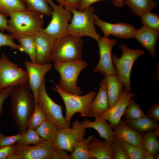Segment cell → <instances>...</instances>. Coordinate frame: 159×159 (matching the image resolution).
I'll list each match as a JSON object with an SVG mask.
<instances>
[{
	"label": "cell",
	"instance_id": "cell-1",
	"mask_svg": "<svg viewBox=\"0 0 159 159\" xmlns=\"http://www.w3.org/2000/svg\"><path fill=\"white\" fill-rule=\"evenodd\" d=\"M10 96L12 118L19 133L22 134L28 128L27 122L36 103L28 82L15 87Z\"/></svg>",
	"mask_w": 159,
	"mask_h": 159
},
{
	"label": "cell",
	"instance_id": "cell-2",
	"mask_svg": "<svg viewBox=\"0 0 159 159\" xmlns=\"http://www.w3.org/2000/svg\"><path fill=\"white\" fill-rule=\"evenodd\" d=\"M9 16L6 30L16 39L34 36L43 29V15L34 10L26 8L12 13Z\"/></svg>",
	"mask_w": 159,
	"mask_h": 159
},
{
	"label": "cell",
	"instance_id": "cell-3",
	"mask_svg": "<svg viewBox=\"0 0 159 159\" xmlns=\"http://www.w3.org/2000/svg\"><path fill=\"white\" fill-rule=\"evenodd\" d=\"M87 66V63L82 59L65 62H54V67L60 77L57 84L59 87L66 92L81 95L82 91L77 85V82L80 73Z\"/></svg>",
	"mask_w": 159,
	"mask_h": 159
},
{
	"label": "cell",
	"instance_id": "cell-4",
	"mask_svg": "<svg viewBox=\"0 0 159 159\" xmlns=\"http://www.w3.org/2000/svg\"><path fill=\"white\" fill-rule=\"evenodd\" d=\"M83 41L68 34L55 39L51 52V62H65L82 59Z\"/></svg>",
	"mask_w": 159,
	"mask_h": 159
},
{
	"label": "cell",
	"instance_id": "cell-5",
	"mask_svg": "<svg viewBox=\"0 0 159 159\" xmlns=\"http://www.w3.org/2000/svg\"><path fill=\"white\" fill-rule=\"evenodd\" d=\"M95 7L92 6L82 11L72 10V16L68 27V34L81 38L88 37L98 41L101 37L95 26Z\"/></svg>",
	"mask_w": 159,
	"mask_h": 159
},
{
	"label": "cell",
	"instance_id": "cell-6",
	"mask_svg": "<svg viewBox=\"0 0 159 159\" xmlns=\"http://www.w3.org/2000/svg\"><path fill=\"white\" fill-rule=\"evenodd\" d=\"M53 90L59 94L64 102L66 108L64 117L68 125L70 126L72 117L77 113L83 117H89L91 102L96 95L95 91L83 95L72 94L62 90L57 84H55Z\"/></svg>",
	"mask_w": 159,
	"mask_h": 159
},
{
	"label": "cell",
	"instance_id": "cell-7",
	"mask_svg": "<svg viewBox=\"0 0 159 159\" xmlns=\"http://www.w3.org/2000/svg\"><path fill=\"white\" fill-rule=\"evenodd\" d=\"M119 47L122 51V55L118 58L115 54L112 55L113 63L115 66L117 75L123 84L125 89L132 92L130 77L132 66L136 60L144 54L145 52L141 49H131L125 44Z\"/></svg>",
	"mask_w": 159,
	"mask_h": 159
},
{
	"label": "cell",
	"instance_id": "cell-8",
	"mask_svg": "<svg viewBox=\"0 0 159 159\" xmlns=\"http://www.w3.org/2000/svg\"><path fill=\"white\" fill-rule=\"evenodd\" d=\"M26 71L11 61L3 53L0 57V88L13 86L16 87L28 82Z\"/></svg>",
	"mask_w": 159,
	"mask_h": 159
},
{
	"label": "cell",
	"instance_id": "cell-9",
	"mask_svg": "<svg viewBox=\"0 0 159 159\" xmlns=\"http://www.w3.org/2000/svg\"><path fill=\"white\" fill-rule=\"evenodd\" d=\"M52 9L51 19L47 27L44 29L48 34L56 39L68 34V27L71 20L72 11L53 0H47Z\"/></svg>",
	"mask_w": 159,
	"mask_h": 159
},
{
	"label": "cell",
	"instance_id": "cell-10",
	"mask_svg": "<svg viewBox=\"0 0 159 159\" xmlns=\"http://www.w3.org/2000/svg\"><path fill=\"white\" fill-rule=\"evenodd\" d=\"M72 127L57 129L53 143L56 148L73 152L75 146L84 138L85 129L77 120L73 122Z\"/></svg>",
	"mask_w": 159,
	"mask_h": 159
},
{
	"label": "cell",
	"instance_id": "cell-11",
	"mask_svg": "<svg viewBox=\"0 0 159 159\" xmlns=\"http://www.w3.org/2000/svg\"><path fill=\"white\" fill-rule=\"evenodd\" d=\"M45 82L46 79L39 90L37 103L47 118L55 123L58 127H70L63 116L62 106L55 102L48 94Z\"/></svg>",
	"mask_w": 159,
	"mask_h": 159
},
{
	"label": "cell",
	"instance_id": "cell-12",
	"mask_svg": "<svg viewBox=\"0 0 159 159\" xmlns=\"http://www.w3.org/2000/svg\"><path fill=\"white\" fill-rule=\"evenodd\" d=\"M15 146L11 159H50L55 148L53 143L46 140L32 146L16 143Z\"/></svg>",
	"mask_w": 159,
	"mask_h": 159
},
{
	"label": "cell",
	"instance_id": "cell-13",
	"mask_svg": "<svg viewBox=\"0 0 159 159\" xmlns=\"http://www.w3.org/2000/svg\"><path fill=\"white\" fill-rule=\"evenodd\" d=\"M97 42L100 59L93 69V72H99L103 75H117L112 62V51L113 47L116 44L117 40L104 37H101Z\"/></svg>",
	"mask_w": 159,
	"mask_h": 159
},
{
	"label": "cell",
	"instance_id": "cell-14",
	"mask_svg": "<svg viewBox=\"0 0 159 159\" xmlns=\"http://www.w3.org/2000/svg\"><path fill=\"white\" fill-rule=\"evenodd\" d=\"M24 64L28 75V82L33 95L36 103L37 102L39 90L45 79V76L52 69L50 63L39 64L25 60Z\"/></svg>",
	"mask_w": 159,
	"mask_h": 159
},
{
	"label": "cell",
	"instance_id": "cell-15",
	"mask_svg": "<svg viewBox=\"0 0 159 159\" xmlns=\"http://www.w3.org/2000/svg\"><path fill=\"white\" fill-rule=\"evenodd\" d=\"M95 24L101 29L106 37L112 35L122 39H129L134 37L136 29L128 23L120 22L113 24L105 21L96 14L95 15Z\"/></svg>",
	"mask_w": 159,
	"mask_h": 159
},
{
	"label": "cell",
	"instance_id": "cell-16",
	"mask_svg": "<svg viewBox=\"0 0 159 159\" xmlns=\"http://www.w3.org/2000/svg\"><path fill=\"white\" fill-rule=\"evenodd\" d=\"M135 92L124 90L117 102L100 116L105 119L113 128L121 120L124 111L135 95Z\"/></svg>",
	"mask_w": 159,
	"mask_h": 159
},
{
	"label": "cell",
	"instance_id": "cell-17",
	"mask_svg": "<svg viewBox=\"0 0 159 159\" xmlns=\"http://www.w3.org/2000/svg\"><path fill=\"white\" fill-rule=\"evenodd\" d=\"M34 37L36 47V62L42 64L50 63L55 39L46 32L43 29Z\"/></svg>",
	"mask_w": 159,
	"mask_h": 159
},
{
	"label": "cell",
	"instance_id": "cell-18",
	"mask_svg": "<svg viewBox=\"0 0 159 159\" xmlns=\"http://www.w3.org/2000/svg\"><path fill=\"white\" fill-rule=\"evenodd\" d=\"M159 36V32L143 25L136 29L134 38L148 50L153 58H154L156 55V44Z\"/></svg>",
	"mask_w": 159,
	"mask_h": 159
},
{
	"label": "cell",
	"instance_id": "cell-19",
	"mask_svg": "<svg viewBox=\"0 0 159 159\" xmlns=\"http://www.w3.org/2000/svg\"><path fill=\"white\" fill-rule=\"evenodd\" d=\"M113 129L116 139L122 142L140 145L143 135L127 125L122 119Z\"/></svg>",
	"mask_w": 159,
	"mask_h": 159
},
{
	"label": "cell",
	"instance_id": "cell-20",
	"mask_svg": "<svg viewBox=\"0 0 159 159\" xmlns=\"http://www.w3.org/2000/svg\"><path fill=\"white\" fill-rule=\"evenodd\" d=\"M109 108L107 85L104 79L100 84L98 92L92 100L89 110V117L95 118L100 116Z\"/></svg>",
	"mask_w": 159,
	"mask_h": 159
},
{
	"label": "cell",
	"instance_id": "cell-21",
	"mask_svg": "<svg viewBox=\"0 0 159 159\" xmlns=\"http://www.w3.org/2000/svg\"><path fill=\"white\" fill-rule=\"evenodd\" d=\"M94 118L93 121L85 118L81 122V124L85 129H93L97 132L100 137L107 141L113 143L116 138L113 129L109 123L100 116Z\"/></svg>",
	"mask_w": 159,
	"mask_h": 159
},
{
	"label": "cell",
	"instance_id": "cell-22",
	"mask_svg": "<svg viewBox=\"0 0 159 159\" xmlns=\"http://www.w3.org/2000/svg\"><path fill=\"white\" fill-rule=\"evenodd\" d=\"M112 144V142L94 137L88 148L92 159H114Z\"/></svg>",
	"mask_w": 159,
	"mask_h": 159
},
{
	"label": "cell",
	"instance_id": "cell-23",
	"mask_svg": "<svg viewBox=\"0 0 159 159\" xmlns=\"http://www.w3.org/2000/svg\"><path fill=\"white\" fill-rule=\"evenodd\" d=\"M103 76L107 85L109 108L119 100L124 90V86L117 75Z\"/></svg>",
	"mask_w": 159,
	"mask_h": 159
},
{
	"label": "cell",
	"instance_id": "cell-24",
	"mask_svg": "<svg viewBox=\"0 0 159 159\" xmlns=\"http://www.w3.org/2000/svg\"><path fill=\"white\" fill-rule=\"evenodd\" d=\"M124 2L135 15L139 16L151 11L158 5L154 0H124Z\"/></svg>",
	"mask_w": 159,
	"mask_h": 159
},
{
	"label": "cell",
	"instance_id": "cell-25",
	"mask_svg": "<svg viewBox=\"0 0 159 159\" xmlns=\"http://www.w3.org/2000/svg\"><path fill=\"white\" fill-rule=\"evenodd\" d=\"M124 121L142 135L159 128V125L157 122L150 119L147 115L136 119L124 120Z\"/></svg>",
	"mask_w": 159,
	"mask_h": 159
},
{
	"label": "cell",
	"instance_id": "cell-26",
	"mask_svg": "<svg viewBox=\"0 0 159 159\" xmlns=\"http://www.w3.org/2000/svg\"><path fill=\"white\" fill-rule=\"evenodd\" d=\"M57 128L55 123L47 118L35 130L45 140L53 143Z\"/></svg>",
	"mask_w": 159,
	"mask_h": 159
},
{
	"label": "cell",
	"instance_id": "cell-27",
	"mask_svg": "<svg viewBox=\"0 0 159 159\" xmlns=\"http://www.w3.org/2000/svg\"><path fill=\"white\" fill-rule=\"evenodd\" d=\"M26 8V3L22 0H0V14L6 17Z\"/></svg>",
	"mask_w": 159,
	"mask_h": 159
},
{
	"label": "cell",
	"instance_id": "cell-28",
	"mask_svg": "<svg viewBox=\"0 0 159 159\" xmlns=\"http://www.w3.org/2000/svg\"><path fill=\"white\" fill-rule=\"evenodd\" d=\"M19 45L29 57L30 61L36 62V47L34 36H23L17 39Z\"/></svg>",
	"mask_w": 159,
	"mask_h": 159
},
{
	"label": "cell",
	"instance_id": "cell-29",
	"mask_svg": "<svg viewBox=\"0 0 159 159\" xmlns=\"http://www.w3.org/2000/svg\"><path fill=\"white\" fill-rule=\"evenodd\" d=\"M94 136L91 135L86 138H84L75 147L70 155L71 159H92L88 148Z\"/></svg>",
	"mask_w": 159,
	"mask_h": 159
},
{
	"label": "cell",
	"instance_id": "cell-30",
	"mask_svg": "<svg viewBox=\"0 0 159 159\" xmlns=\"http://www.w3.org/2000/svg\"><path fill=\"white\" fill-rule=\"evenodd\" d=\"M147 116L141 107L133 99L126 108L123 116L125 120H133Z\"/></svg>",
	"mask_w": 159,
	"mask_h": 159
},
{
	"label": "cell",
	"instance_id": "cell-31",
	"mask_svg": "<svg viewBox=\"0 0 159 159\" xmlns=\"http://www.w3.org/2000/svg\"><path fill=\"white\" fill-rule=\"evenodd\" d=\"M27 8L37 11L43 15L51 16L52 9L47 0H25Z\"/></svg>",
	"mask_w": 159,
	"mask_h": 159
},
{
	"label": "cell",
	"instance_id": "cell-32",
	"mask_svg": "<svg viewBox=\"0 0 159 159\" xmlns=\"http://www.w3.org/2000/svg\"><path fill=\"white\" fill-rule=\"evenodd\" d=\"M45 141L37 133L35 129L28 128L24 133L22 134L20 139L17 143L29 145H37Z\"/></svg>",
	"mask_w": 159,
	"mask_h": 159
},
{
	"label": "cell",
	"instance_id": "cell-33",
	"mask_svg": "<svg viewBox=\"0 0 159 159\" xmlns=\"http://www.w3.org/2000/svg\"><path fill=\"white\" fill-rule=\"evenodd\" d=\"M47 118L44 113L36 103L34 111L27 122V127L36 130Z\"/></svg>",
	"mask_w": 159,
	"mask_h": 159
},
{
	"label": "cell",
	"instance_id": "cell-34",
	"mask_svg": "<svg viewBox=\"0 0 159 159\" xmlns=\"http://www.w3.org/2000/svg\"><path fill=\"white\" fill-rule=\"evenodd\" d=\"M129 159H144L145 152L140 145L122 142Z\"/></svg>",
	"mask_w": 159,
	"mask_h": 159
},
{
	"label": "cell",
	"instance_id": "cell-35",
	"mask_svg": "<svg viewBox=\"0 0 159 159\" xmlns=\"http://www.w3.org/2000/svg\"><path fill=\"white\" fill-rule=\"evenodd\" d=\"M140 17L143 25L159 32V16L158 15L149 11Z\"/></svg>",
	"mask_w": 159,
	"mask_h": 159
},
{
	"label": "cell",
	"instance_id": "cell-36",
	"mask_svg": "<svg viewBox=\"0 0 159 159\" xmlns=\"http://www.w3.org/2000/svg\"><path fill=\"white\" fill-rule=\"evenodd\" d=\"M15 39L13 35L4 34L0 31V51L2 47L8 46L12 49L17 50L23 52V50L19 45L14 42Z\"/></svg>",
	"mask_w": 159,
	"mask_h": 159
},
{
	"label": "cell",
	"instance_id": "cell-37",
	"mask_svg": "<svg viewBox=\"0 0 159 159\" xmlns=\"http://www.w3.org/2000/svg\"><path fill=\"white\" fill-rule=\"evenodd\" d=\"M112 151L114 159H129L122 143L117 139L112 143Z\"/></svg>",
	"mask_w": 159,
	"mask_h": 159
},
{
	"label": "cell",
	"instance_id": "cell-38",
	"mask_svg": "<svg viewBox=\"0 0 159 159\" xmlns=\"http://www.w3.org/2000/svg\"><path fill=\"white\" fill-rule=\"evenodd\" d=\"M22 134L9 136L0 133V147L6 146L15 144L20 139Z\"/></svg>",
	"mask_w": 159,
	"mask_h": 159
},
{
	"label": "cell",
	"instance_id": "cell-39",
	"mask_svg": "<svg viewBox=\"0 0 159 159\" xmlns=\"http://www.w3.org/2000/svg\"><path fill=\"white\" fill-rule=\"evenodd\" d=\"M15 143L6 146L0 147V159H11L15 151Z\"/></svg>",
	"mask_w": 159,
	"mask_h": 159
},
{
	"label": "cell",
	"instance_id": "cell-40",
	"mask_svg": "<svg viewBox=\"0 0 159 159\" xmlns=\"http://www.w3.org/2000/svg\"><path fill=\"white\" fill-rule=\"evenodd\" d=\"M15 87H9L1 90L0 91V119L2 113V106L6 100L11 95Z\"/></svg>",
	"mask_w": 159,
	"mask_h": 159
},
{
	"label": "cell",
	"instance_id": "cell-41",
	"mask_svg": "<svg viewBox=\"0 0 159 159\" xmlns=\"http://www.w3.org/2000/svg\"><path fill=\"white\" fill-rule=\"evenodd\" d=\"M147 116L154 121L159 120V103L158 102L151 106L147 110Z\"/></svg>",
	"mask_w": 159,
	"mask_h": 159
},
{
	"label": "cell",
	"instance_id": "cell-42",
	"mask_svg": "<svg viewBox=\"0 0 159 159\" xmlns=\"http://www.w3.org/2000/svg\"><path fill=\"white\" fill-rule=\"evenodd\" d=\"M50 159H71L70 155L68 154L66 150L55 148Z\"/></svg>",
	"mask_w": 159,
	"mask_h": 159
},
{
	"label": "cell",
	"instance_id": "cell-43",
	"mask_svg": "<svg viewBox=\"0 0 159 159\" xmlns=\"http://www.w3.org/2000/svg\"><path fill=\"white\" fill-rule=\"evenodd\" d=\"M80 0H65L64 7L71 11L73 10L78 9Z\"/></svg>",
	"mask_w": 159,
	"mask_h": 159
},
{
	"label": "cell",
	"instance_id": "cell-44",
	"mask_svg": "<svg viewBox=\"0 0 159 159\" xmlns=\"http://www.w3.org/2000/svg\"><path fill=\"white\" fill-rule=\"evenodd\" d=\"M107 0H80L78 10L82 11L91 6L93 4L100 1Z\"/></svg>",
	"mask_w": 159,
	"mask_h": 159
},
{
	"label": "cell",
	"instance_id": "cell-45",
	"mask_svg": "<svg viewBox=\"0 0 159 159\" xmlns=\"http://www.w3.org/2000/svg\"><path fill=\"white\" fill-rule=\"evenodd\" d=\"M8 20L6 17L0 14V31L4 32L8 28Z\"/></svg>",
	"mask_w": 159,
	"mask_h": 159
},
{
	"label": "cell",
	"instance_id": "cell-46",
	"mask_svg": "<svg viewBox=\"0 0 159 159\" xmlns=\"http://www.w3.org/2000/svg\"><path fill=\"white\" fill-rule=\"evenodd\" d=\"M112 4L116 7L120 8L124 5V0H112Z\"/></svg>",
	"mask_w": 159,
	"mask_h": 159
},
{
	"label": "cell",
	"instance_id": "cell-47",
	"mask_svg": "<svg viewBox=\"0 0 159 159\" xmlns=\"http://www.w3.org/2000/svg\"><path fill=\"white\" fill-rule=\"evenodd\" d=\"M154 156L151 153L145 152L144 159H154Z\"/></svg>",
	"mask_w": 159,
	"mask_h": 159
},
{
	"label": "cell",
	"instance_id": "cell-48",
	"mask_svg": "<svg viewBox=\"0 0 159 159\" xmlns=\"http://www.w3.org/2000/svg\"><path fill=\"white\" fill-rule=\"evenodd\" d=\"M59 4L64 6L65 5V0H56Z\"/></svg>",
	"mask_w": 159,
	"mask_h": 159
},
{
	"label": "cell",
	"instance_id": "cell-49",
	"mask_svg": "<svg viewBox=\"0 0 159 159\" xmlns=\"http://www.w3.org/2000/svg\"><path fill=\"white\" fill-rule=\"evenodd\" d=\"M154 159H159V153H157L154 156Z\"/></svg>",
	"mask_w": 159,
	"mask_h": 159
},
{
	"label": "cell",
	"instance_id": "cell-50",
	"mask_svg": "<svg viewBox=\"0 0 159 159\" xmlns=\"http://www.w3.org/2000/svg\"><path fill=\"white\" fill-rule=\"evenodd\" d=\"M25 3V0H22Z\"/></svg>",
	"mask_w": 159,
	"mask_h": 159
},
{
	"label": "cell",
	"instance_id": "cell-51",
	"mask_svg": "<svg viewBox=\"0 0 159 159\" xmlns=\"http://www.w3.org/2000/svg\"><path fill=\"white\" fill-rule=\"evenodd\" d=\"M1 90V88H0V91Z\"/></svg>",
	"mask_w": 159,
	"mask_h": 159
},
{
	"label": "cell",
	"instance_id": "cell-52",
	"mask_svg": "<svg viewBox=\"0 0 159 159\" xmlns=\"http://www.w3.org/2000/svg\"><path fill=\"white\" fill-rule=\"evenodd\" d=\"M158 1H159V0H157Z\"/></svg>",
	"mask_w": 159,
	"mask_h": 159
}]
</instances>
